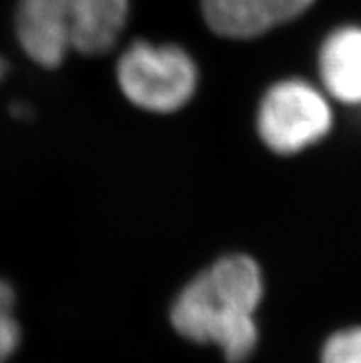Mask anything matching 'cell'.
<instances>
[{"instance_id": "cell-1", "label": "cell", "mask_w": 361, "mask_h": 363, "mask_svg": "<svg viewBox=\"0 0 361 363\" xmlns=\"http://www.w3.org/2000/svg\"><path fill=\"white\" fill-rule=\"evenodd\" d=\"M262 295L258 264L245 255H229L184 286L172 306V325L194 343L216 345L229 363H243L258 341Z\"/></svg>"}, {"instance_id": "cell-2", "label": "cell", "mask_w": 361, "mask_h": 363, "mask_svg": "<svg viewBox=\"0 0 361 363\" xmlns=\"http://www.w3.org/2000/svg\"><path fill=\"white\" fill-rule=\"evenodd\" d=\"M128 0H18V43L30 60L54 69L69 52L111 50L128 23Z\"/></svg>"}, {"instance_id": "cell-3", "label": "cell", "mask_w": 361, "mask_h": 363, "mask_svg": "<svg viewBox=\"0 0 361 363\" xmlns=\"http://www.w3.org/2000/svg\"><path fill=\"white\" fill-rule=\"evenodd\" d=\"M116 79L133 106L166 115L192 100L197 67L181 46L137 41L120 55Z\"/></svg>"}, {"instance_id": "cell-4", "label": "cell", "mask_w": 361, "mask_h": 363, "mask_svg": "<svg viewBox=\"0 0 361 363\" xmlns=\"http://www.w3.org/2000/svg\"><path fill=\"white\" fill-rule=\"evenodd\" d=\"M332 107L323 91L304 79L274 83L262 98L256 128L279 155H293L319 143L332 129Z\"/></svg>"}, {"instance_id": "cell-5", "label": "cell", "mask_w": 361, "mask_h": 363, "mask_svg": "<svg viewBox=\"0 0 361 363\" xmlns=\"http://www.w3.org/2000/svg\"><path fill=\"white\" fill-rule=\"evenodd\" d=\"M313 0H201L206 26L229 39H251L304 13Z\"/></svg>"}, {"instance_id": "cell-6", "label": "cell", "mask_w": 361, "mask_h": 363, "mask_svg": "<svg viewBox=\"0 0 361 363\" xmlns=\"http://www.w3.org/2000/svg\"><path fill=\"white\" fill-rule=\"evenodd\" d=\"M323 89L347 106H361V26H343L330 33L319 50Z\"/></svg>"}, {"instance_id": "cell-7", "label": "cell", "mask_w": 361, "mask_h": 363, "mask_svg": "<svg viewBox=\"0 0 361 363\" xmlns=\"http://www.w3.org/2000/svg\"><path fill=\"white\" fill-rule=\"evenodd\" d=\"M21 340V328L15 318L13 290L0 281V363L13 354Z\"/></svg>"}, {"instance_id": "cell-8", "label": "cell", "mask_w": 361, "mask_h": 363, "mask_svg": "<svg viewBox=\"0 0 361 363\" xmlns=\"http://www.w3.org/2000/svg\"><path fill=\"white\" fill-rule=\"evenodd\" d=\"M321 363H361V327L332 334L323 347Z\"/></svg>"}, {"instance_id": "cell-9", "label": "cell", "mask_w": 361, "mask_h": 363, "mask_svg": "<svg viewBox=\"0 0 361 363\" xmlns=\"http://www.w3.org/2000/svg\"><path fill=\"white\" fill-rule=\"evenodd\" d=\"M6 72V63L2 60H0V78H2V74Z\"/></svg>"}]
</instances>
